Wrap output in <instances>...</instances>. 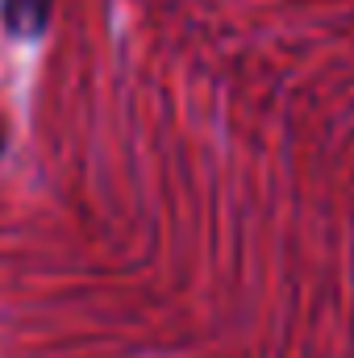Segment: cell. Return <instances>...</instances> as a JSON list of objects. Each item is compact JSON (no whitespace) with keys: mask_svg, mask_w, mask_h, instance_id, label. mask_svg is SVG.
Wrapping results in <instances>:
<instances>
[{"mask_svg":"<svg viewBox=\"0 0 354 358\" xmlns=\"http://www.w3.org/2000/svg\"><path fill=\"white\" fill-rule=\"evenodd\" d=\"M46 4L50 0H4V17L13 34H38L46 21Z\"/></svg>","mask_w":354,"mask_h":358,"instance_id":"obj_1","label":"cell"},{"mask_svg":"<svg viewBox=\"0 0 354 358\" xmlns=\"http://www.w3.org/2000/svg\"><path fill=\"white\" fill-rule=\"evenodd\" d=\"M0 146H4V129H0Z\"/></svg>","mask_w":354,"mask_h":358,"instance_id":"obj_2","label":"cell"}]
</instances>
